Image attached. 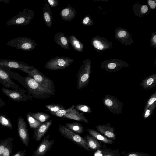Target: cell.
I'll list each match as a JSON object with an SVG mask.
<instances>
[{"label":"cell","mask_w":156,"mask_h":156,"mask_svg":"<svg viewBox=\"0 0 156 156\" xmlns=\"http://www.w3.org/2000/svg\"><path fill=\"white\" fill-rule=\"evenodd\" d=\"M0 103L3 106L5 105V102L2 100L1 98H0Z\"/></svg>","instance_id":"ee69618b"},{"label":"cell","mask_w":156,"mask_h":156,"mask_svg":"<svg viewBox=\"0 0 156 156\" xmlns=\"http://www.w3.org/2000/svg\"><path fill=\"white\" fill-rule=\"evenodd\" d=\"M81 23L84 25L90 26L92 24L93 21L90 17L89 15H87L83 18Z\"/></svg>","instance_id":"74e56055"},{"label":"cell","mask_w":156,"mask_h":156,"mask_svg":"<svg viewBox=\"0 0 156 156\" xmlns=\"http://www.w3.org/2000/svg\"><path fill=\"white\" fill-rule=\"evenodd\" d=\"M127 34L126 31L122 30L119 31L118 34V36L122 38L125 37Z\"/></svg>","instance_id":"b9f144b4"},{"label":"cell","mask_w":156,"mask_h":156,"mask_svg":"<svg viewBox=\"0 0 156 156\" xmlns=\"http://www.w3.org/2000/svg\"><path fill=\"white\" fill-rule=\"evenodd\" d=\"M75 108L76 110L86 113H90L92 112L90 106L85 104H77L75 106Z\"/></svg>","instance_id":"d6a6232c"},{"label":"cell","mask_w":156,"mask_h":156,"mask_svg":"<svg viewBox=\"0 0 156 156\" xmlns=\"http://www.w3.org/2000/svg\"><path fill=\"white\" fill-rule=\"evenodd\" d=\"M97 131L108 138L114 140L116 138L114 128L111 126L110 123L105 125L96 126Z\"/></svg>","instance_id":"9a60e30c"},{"label":"cell","mask_w":156,"mask_h":156,"mask_svg":"<svg viewBox=\"0 0 156 156\" xmlns=\"http://www.w3.org/2000/svg\"><path fill=\"white\" fill-rule=\"evenodd\" d=\"M125 156H151L148 154L142 152H131L126 154Z\"/></svg>","instance_id":"8d00e7d4"},{"label":"cell","mask_w":156,"mask_h":156,"mask_svg":"<svg viewBox=\"0 0 156 156\" xmlns=\"http://www.w3.org/2000/svg\"><path fill=\"white\" fill-rule=\"evenodd\" d=\"M34 16V11L27 8L6 23L7 25H27L30 23Z\"/></svg>","instance_id":"5b68a950"},{"label":"cell","mask_w":156,"mask_h":156,"mask_svg":"<svg viewBox=\"0 0 156 156\" xmlns=\"http://www.w3.org/2000/svg\"><path fill=\"white\" fill-rule=\"evenodd\" d=\"M0 83L6 88H12L13 90L25 93L27 91L22 89L11 80L9 73L2 67H0Z\"/></svg>","instance_id":"9c48e42d"},{"label":"cell","mask_w":156,"mask_h":156,"mask_svg":"<svg viewBox=\"0 0 156 156\" xmlns=\"http://www.w3.org/2000/svg\"><path fill=\"white\" fill-rule=\"evenodd\" d=\"M47 1L49 5L52 7H55L58 5V0H48Z\"/></svg>","instance_id":"f35d334b"},{"label":"cell","mask_w":156,"mask_h":156,"mask_svg":"<svg viewBox=\"0 0 156 156\" xmlns=\"http://www.w3.org/2000/svg\"><path fill=\"white\" fill-rule=\"evenodd\" d=\"M26 152V150L20 151L14 154L12 156H25Z\"/></svg>","instance_id":"ab89813d"},{"label":"cell","mask_w":156,"mask_h":156,"mask_svg":"<svg viewBox=\"0 0 156 156\" xmlns=\"http://www.w3.org/2000/svg\"><path fill=\"white\" fill-rule=\"evenodd\" d=\"M3 106V105L0 103V108L1 107H2Z\"/></svg>","instance_id":"bcb514c9"},{"label":"cell","mask_w":156,"mask_h":156,"mask_svg":"<svg viewBox=\"0 0 156 156\" xmlns=\"http://www.w3.org/2000/svg\"><path fill=\"white\" fill-rule=\"evenodd\" d=\"M84 138L90 151L97 150L102 147V145L99 141L90 135L85 136Z\"/></svg>","instance_id":"7402d4cb"},{"label":"cell","mask_w":156,"mask_h":156,"mask_svg":"<svg viewBox=\"0 0 156 156\" xmlns=\"http://www.w3.org/2000/svg\"><path fill=\"white\" fill-rule=\"evenodd\" d=\"M49 138L48 135L43 139L32 156H43L51 149L54 141V140H49Z\"/></svg>","instance_id":"4fadbf2b"},{"label":"cell","mask_w":156,"mask_h":156,"mask_svg":"<svg viewBox=\"0 0 156 156\" xmlns=\"http://www.w3.org/2000/svg\"><path fill=\"white\" fill-rule=\"evenodd\" d=\"M74 61L73 59L68 57L57 56L50 59L44 67L51 71L62 69L69 66Z\"/></svg>","instance_id":"52a82bcc"},{"label":"cell","mask_w":156,"mask_h":156,"mask_svg":"<svg viewBox=\"0 0 156 156\" xmlns=\"http://www.w3.org/2000/svg\"><path fill=\"white\" fill-rule=\"evenodd\" d=\"M26 116L29 125L32 129H35L42 123L31 116L28 112L26 113Z\"/></svg>","instance_id":"f1b7e54d"},{"label":"cell","mask_w":156,"mask_h":156,"mask_svg":"<svg viewBox=\"0 0 156 156\" xmlns=\"http://www.w3.org/2000/svg\"><path fill=\"white\" fill-rule=\"evenodd\" d=\"M87 130L90 135L104 144H112L114 143L113 140L106 137L96 130L90 128L87 129Z\"/></svg>","instance_id":"cb8c5ba5"},{"label":"cell","mask_w":156,"mask_h":156,"mask_svg":"<svg viewBox=\"0 0 156 156\" xmlns=\"http://www.w3.org/2000/svg\"><path fill=\"white\" fill-rule=\"evenodd\" d=\"M59 130L64 136L82 147L87 151H90L88 147L86 140L83 136L73 132L63 125H59Z\"/></svg>","instance_id":"8992f818"},{"label":"cell","mask_w":156,"mask_h":156,"mask_svg":"<svg viewBox=\"0 0 156 156\" xmlns=\"http://www.w3.org/2000/svg\"><path fill=\"white\" fill-rule=\"evenodd\" d=\"M52 122L50 120L42 123L37 127L34 129L33 136L37 141L40 140L48 130Z\"/></svg>","instance_id":"2e32d148"},{"label":"cell","mask_w":156,"mask_h":156,"mask_svg":"<svg viewBox=\"0 0 156 156\" xmlns=\"http://www.w3.org/2000/svg\"><path fill=\"white\" fill-rule=\"evenodd\" d=\"M156 107V92L149 97L146 103L142 116L144 119L151 117Z\"/></svg>","instance_id":"5bb4252c"},{"label":"cell","mask_w":156,"mask_h":156,"mask_svg":"<svg viewBox=\"0 0 156 156\" xmlns=\"http://www.w3.org/2000/svg\"><path fill=\"white\" fill-rule=\"evenodd\" d=\"M1 90L6 96L17 102L25 101L29 100H32V96L29 94L27 95L25 93L6 89L4 87H2Z\"/></svg>","instance_id":"7c38bea8"},{"label":"cell","mask_w":156,"mask_h":156,"mask_svg":"<svg viewBox=\"0 0 156 156\" xmlns=\"http://www.w3.org/2000/svg\"><path fill=\"white\" fill-rule=\"evenodd\" d=\"M91 71V61L89 59L83 61L76 74L78 89H81L88 85Z\"/></svg>","instance_id":"3957f363"},{"label":"cell","mask_w":156,"mask_h":156,"mask_svg":"<svg viewBox=\"0 0 156 156\" xmlns=\"http://www.w3.org/2000/svg\"><path fill=\"white\" fill-rule=\"evenodd\" d=\"M76 11L69 4L67 7L62 10L60 12V16L63 20L66 22H69L75 17Z\"/></svg>","instance_id":"e0dca14e"},{"label":"cell","mask_w":156,"mask_h":156,"mask_svg":"<svg viewBox=\"0 0 156 156\" xmlns=\"http://www.w3.org/2000/svg\"><path fill=\"white\" fill-rule=\"evenodd\" d=\"M126 64L119 62H111L103 64L101 67L106 70L109 72H115L119 70L123 66H127Z\"/></svg>","instance_id":"d4e9b609"},{"label":"cell","mask_w":156,"mask_h":156,"mask_svg":"<svg viewBox=\"0 0 156 156\" xmlns=\"http://www.w3.org/2000/svg\"><path fill=\"white\" fill-rule=\"evenodd\" d=\"M104 148L100 149L96 151L94 154V156H120L119 150H112L106 148L104 144Z\"/></svg>","instance_id":"44dd1931"},{"label":"cell","mask_w":156,"mask_h":156,"mask_svg":"<svg viewBox=\"0 0 156 156\" xmlns=\"http://www.w3.org/2000/svg\"><path fill=\"white\" fill-rule=\"evenodd\" d=\"M68 38L69 42L74 49L80 52H82L83 51L84 48L83 44L75 36L71 35Z\"/></svg>","instance_id":"484cf974"},{"label":"cell","mask_w":156,"mask_h":156,"mask_svg":"<svg viewBox=\"0 0 156 156\" xmlns=\"http://www.w3.org/2000/svg\"><path fill=\"white\" fill-rule=\"evenodd\" d=\"M148 10V7L146 5H144L142 6L141 9L142 12L143 13H146Z\"/></svg>","instance_id":"7bdbcfd3"},{"label":"cell","mask_w":156,"mask_h":156,"mask_svg":"<svg viewBox=\"0 0 156 156\" xmlns=\"http://www.w3.org/2000/svg\"><path fill=\"white\" fill-rule=\"evenodd\" d=\"M6 44L25 51L33 50L37 45L34 40L26 37H21L12 39L8 42Z\"/></svg>","instance_id":"277c9868"},{"label":"cell","mask_w":156,"mask_h":156,"mask_svg":"<svg viewBox=\"0 0 156 156\" xmlns=\"http://www.w3.org/2000/svg\"><path fill=\"white\" fill-rule=\"evenodd\" d=\"M153 41L155 43H156V35H154L153 37Z\"/></svg>","instance_id":"f6af8a7d"},{"label":"cell","mask_w":156,"mask_h":156,"mask_svg":"<svg viewBox=\"0 0 156 156\" xmlns=\"http://www.w3.org/2000/svg\"><path fill=\"white\" fill-rule=\"evenodd\" d=\"M13 138L11 137L0 140V156L3 152L5 147L8 144L13 141Z\"/></svg>","instance_id":"836d02e7"},{"label":"cell","mask_w":156,"mask_h":156,"mask_svg":"<svg viewBox=\"0 0 156 156\" xmlns=\"http://www.w3.org/2000/svg\"><path fill=\"white\" fill-rule=\"evenodd\" d=\"M0 124L3 126L12 129L13 126L10 119L4 114L0 115Z\"/></svg>","instance_id":"f546056e"},{"label":"cell","mask_w":156,"mask_h":156,"mask_svg":"<svg viewBox=\"0 0 156 156\" xmlns=\"http://www.w3.org/2000/svg\"><path fill=\"white\" fill-rule=\"evenodd\" d=\"M62 117L89 123L83 113H80L75 108L73 109L70 112L67 113Z\"/></svg>","instance_id":"d6986e66"},{"label":"cell","mask_w":156,"mask_h":156,"mask_svg":"<svg viewBox=\"0 0 156 156\" xmlns=\"http://www.w3.org/2000/svg\"><path fill=\"white\" fill-rule=\"evenodd\" d=\"M0 67L20 70L23 72L34 68L27 63L9 59H0Z\"/></svg>","instance_id":"30bf717a"},{"label":"cell","mask_w":156,"mask_h":156,"mask_svg":"<svg viewBox=\"0 0 156 156\" xmlns=\"http://www.w3.org/2000/svg\"><path fill=\"white\" fill-rule=\"evenodd\" d=\"M65 126L73 132L79 134L82 133L84 130L83 126L78 122L66 123Z\"/></svg>","instance_id":"4316f807"},{"label":"cell","mask_w":156,"mask_h":156,"mask_svg":"<svg viewBox=\"0 0 156 156\" xmlns=\"http://www.w3.org/2000/svg\"><path fill=\"white\" fill-rule=\"evenodd\" d=\"M28 113L31 116L41 123L46 122L51 117V116L45 113L41 112Z\"/></svg>","instance_id":"83f0119b"},{"label":"cell","mask_w":156,"mask_h":156,"mask_svg":"<svg viewBox=\"0 0 156 156\" xmlns=\"http://www.w3.org/2000/svg\"><path fill=\"white\" fill-rule=\"evenodd\" d=\"M148 4L150 7L152 9H154L156 6L155 2L154 1L149 0L148 2Z\"/></svg>","instance_id":"60d3db41"},{"label":"cell","mask_w":156,"mask_h":156,"mask_svg":"<svg viewBox=\"0 0 156 156\" xmlns=\"http://www.w3.org/2000/svg\"><path fill=\"white\" fill-rule=\"evenodd\" d=\"M17 81L27 89L28 94L37 99H46L53 95L28 75L20 76Z\"/></svg>","instance_id":"6da1fadb"},{"label":"cell","mask_w":156,"mask_h":156,"mask_svg":"<svg viewBox=\"0 0 156 156\" xmlns=\"http://www.w3.org/2000/svg\"><path fill=\"white\" fill-rule=\"evenodd\" d=\"M102 102L105 106L112 113L117 115L122 113L123 104L115 96L105 95L102 99Z\"/></svg>","instance_id":"ba28073f"},{"label":"cell","mask_w":156,"mask_h":156,"mask_svg":"<svg viewBox=\"0 0 156 156\" xmlns=\"http://www.w3.org/2000/svg\"><path fill=\"white\" fill-rule=\"evenodd\" d=\"M43 13L44 21L47 26L51 27L52 24L53 17L52 12L49 5L46 3L43 8Z\"/></svg>","instance_id":"603a6c76"},{"label":"cell","mask_w":156,"mask_h":156,"mask_svg":"<svg viewBox=\"0 0 156 156\" xmlns=\"http://www.w3.org/2000/svg\"><path fill=\"white\" fill-rule=\"evenodd\" d=\"M23 72L34 79L47 90L54 94L55 89L52 80L44 76L37 68L25 71Z\"/></svg>","instance_id":"7a4b0ae2"},{"label":"cell","mask_w":156,"mask_h":156,"mask_svg":"<svg viewBox=\"0 0 156 156\" xmlns=\"http://www.w3.org/2000/svg\"><path fill=\"white\" fill-rule=\"evenodd\" d=\"M45 107L49 112H56L60 110L66 109L62 105L58 103L46 105Z\"/></svg>","instance_id":"4dcf8cb0"},{"label":"cell","mask_w":156,"mask_h":156,"mask_svg":"<svg viewBox=\"0 0 156 156\" xmlns=\"http://www.w3.org/2000/svg\"><path fill=\"white\" fill-rule=\"evenodd\" d=\"M12 141L9 142L5 147V150L1 156H10L13 150Z\"/></svg>","instance_id":"e575fe53"},{"label":"cell","mask_w":156,"mask_h":156,"mask_svg":"<svg viewBox=\"0 0 156 156\" xmlns=\"http://www.w3.org/2000/svg\"><path fill=\"white\" fill-rule=\"evenodd\" d=\"M17 130L20 138L23 144L27 147L30 138L27 124L23 118L20 116L17 118Z\"/></svg>","instance_id":"8fae6325"},{"label":"cell","mask_w":156,"mask_h":156,"mask_svg":"<svg viewBox=\"0 0 156 156\" xmlns=\"http://www.w3.org/2000/svg\"><path fill=\"white\" fill-rule=\"evenodd\" d=\"M74 105H72L69 109L64 110H61L56 112L49 111L51 114L58 117H62L67 113H70L73 109L75 108Z\"/></svg>","instance_id":"1f68e13d"},{"label":"cell","mask_w":156,"mask_h":156,"mask_svg":"<svg viewBox=\"0 0 156 156\" xmlns=\"http://www.w3.org/2000/svg\"><path fill=\"white\" fill-rule=\"evenodd\" d=\"M56 43L62 48L66 50L70 49L68 38L62 32L56 33L54 37Z\"/></svg>","instance_id":"ac0fdd59"},{"label":"cell","mask_w":156,"mask_h":156,"mask_svg":"<svg viewBox=\"0 0 156 156\" xmlns=\"http://www.w3.org/2000/svg\"><path fill=\"white\" fill-rule=\"evenodd\" d=\"M140 85L146 90L153 88L156 86V75L152 74L146 77L141 81Z\"/></svg>","instance_id":"ffe728a7"},{"label":"cell","mask_w":156,"mask_h":156,"mask_svg":"<svg viewBox=\"0 0 156 156\" xmlns=\"http://www.w3.org/2000/svg\"><path fill=\"white\" fill-rule=\"evenodd\" d=\"M92 43L94 47L98 50H102L104 48V45L103 44L94 38L92 39Z\"/></svg>","instance_id":"d590c367"}]
</instances>
